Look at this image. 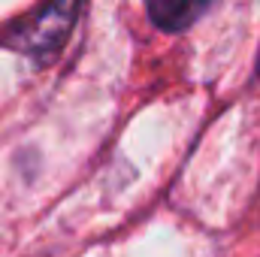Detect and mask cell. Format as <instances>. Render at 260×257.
Returning a JSON list of instances; mask_svg holds the SVG:
<instances>
[{
    "label": "cell",
    "mask_w": 260,
    "mask_h": 257,
    "mask_svg": "<svg viewBox=\"0 0 260 257\" xmlns=\"http://www.w3.org/2000/svg\"><path fill=\"white\" fill-rule=\"evenodd\" d=\"M212 0H145L151 21L160 30H185L209 9Z\"/></svg>",
    "instance_id": "obj_2"
},
{
    "label": "cell",
    "mask_w": 260,
    "mask_h": 257,
    "mask_svg": "<svg viewBox=\"0 0 260 257\" xmlns=\"http://www.w3.org/2000/svg\"><path fill=\"white\" fill-rule=\"evenodd\" d=\"M79 6H82V0H46L37 12L21 18L12 30H6V46L46 64L67 43V37L79 18Z\"/></svg>",
    "instance_id": "obj_1"
}]
</instances>
